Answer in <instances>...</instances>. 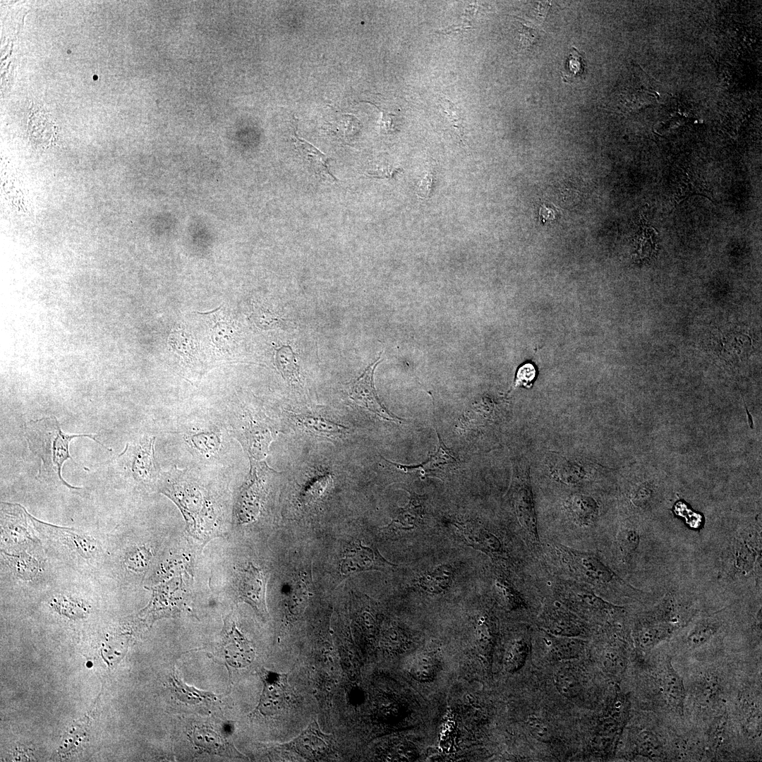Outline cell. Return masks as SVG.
Wrapping results in <instances>:
<instances>
[{"instance_id": "cell-1", "label": "cell", "mask_w": 762, "mask_h": 762, "mask_svg": "<svg viewBox=\"0 0 762 762\" xmlns=\"http://www.w3.org/2000/svg\"><path fill=\"white\" fill-rule=\"evenodd\" d=\"M24 432L29 449L41 459L38 475L44 480L69 488L78 489L68 485L61 476L64 463L68 459L72 460L69 453L71 441L75 437H87L103 446L95 435L64 433L54 416L25 423Z\"/></svg>"}, {"instance_id": "cell-2", "label": "cell", "mask_w": 762, "mask_h": 762, "mask_svg": "<svg viewBox=\"0 0 762 762\" xmlns=\"http://www.w3.org/2000/svg\"><path fill=\"white\" fill-rule=\"evenodd\" d=\"M556 551L562 563L584 580L600 585H609L619 580V576L593 553L562 545H557Z\"/></svg>"}, {"instance_id": "cell-3", "label": "cell", "mask_w": 762, "mask_h": 762, "mask_svg": "<svg viewBox=\"0 0 762 762\" xmlns=\"http://www.w3.org/2000/svg\"><path fill=\"white\" fill-rule=\"evenodd\" d=\"M267 576L252 563L240 569L235 580V590L239 600L245 601L262 617L268 616L265 603Z\"/></svg>"}, {"instance_id": "cell-4", "label": "cell", "mask_w": 762, "mask_h": 762, "mask_svg": "<svg viewBox=\"0 0 762 762\" xmlns=\"http://www.w3.org/2000/svg\"><path fill=\"white\" fill-rule=\"evenodd\" d=\"M392 566L394 565L387 561L376 548L355 540L349 543L345 548L340 562V571L346 576L363 571L382 569Z\"/></svg>"}, {"instance_id": "cell-5", "label": "cell", "mask_w": 762, "mask_h": 762, "mask_svg": "<svg viewBox=\"0 0 762 762\" xmlns=\"http://www.w3.org/2000/svg\"><path fill=\"white\" fill-rule=\"evenodd\" d=\"M380 356L369 365L361 376L352 384L350 398L357 404L368 409L383 420L400 422V420L392 415L380 402L373 382L375 369L380 363Z\"/></svg>"}, {"instance_id": "cell-6", "label": "cell", "mask_w": 762, "mask_h": 762, "mask_svg": "<svg viewBox=\"0 0 762 762\" xmlns=\"http://www.w3.org/2000/svg\"><path fill=\"white\" fill-rule=\"evenodd\" d=\"M656 612L657 618L639 621L634 627V641L641 650L651 649L667 639L675 630V626L667 619L671 615L667 611H664L662 619L658 609Z\"/></svg>"}, {"instance_id": "cell-7", "label": "cell", "mask_w": 762, "mask_h": 762, "mask_svg": "<svg viewBox=\"0 0 762 762\" xmlns=\"http://www.w3.org/2000/svg\"><path fill=\"white\" fill-rule=\"evenodd\" d=\"M223 639L225 658L231 666L244 667L253 661L254 651L250 643L231 619L224 620Z\"/></svg>"}, {"instance_id": "cell-8", "label": "cell", "mask_w": 762, "mask_h": 762, "mask_svg": "<svg viewBox=\"0 0 762 762\" xmlns=\"http://www.w3.org/2000/svg\"><path fill=\"white\" fill-rule=\"evenodd\" d=\"M263 689L257 710L264 715L274 714L283 708L286 701V683L283 675L263 670Z\"/></svg>"}, {"instance_id": "cell-9", "label": "cell", "mask_w": 762, "mask_h": 762, "mask_svg": "<svg viewBox=\"0 0 762 762\" xmlns=\"http://www.w3.org/2000/svg\"><path fill=\"white\" fill-rule=\"evenodd\" d=\"M543 627L550 634L576 637L584 633L582 623L573 614L557 605L549 606L543 614Z\"/></svg>"}, {"instance_id": "cell-10", "label": "cell", "mask_w": 762, "mask_h": 762, "mask_svg": "<svg viewBox=\"0 0 762 762\" xmlns=\"http://www.w3.org/2000/svg\"><path fill=\"white\" fill-rule=\"evenodd\" d=\"M464 540L472 548L491 557L503 555L504 550L500 539L492 533L476 524H456Z\"/></svg>"}, {"instance_id": "cell-11", "label": "cell", "mask_w": 762, "mask_h": 762, "mask_svg": "<svg viewBox=\"0 0 762 762\" xmlns=\"http://www.w3.org/2000/svg\"><path fill=\"white\" fill-rule=\"evenodd\" d=\"M331 747L329 737L320 730L316 722L310 724L294 742L297 752L308 758H321L328 754Z\"/></svg>"}, {"instance_id": "cell-12", "label": "cell", "mask_w": 762, "mask_h": 762, "mask_svg": "<svg viewBox=\"0 0 762 762\" xmlns=\"http://www.w3.org/2000/svg\"><path fill=\"white\" fill-rule=\"evenodd\" d=\"M293 142L301 157L317 175L330 182L338 181L329 169L332 158L301 138L297 134L296 128L294 133Z\"/></svg>"}, {"instance_id": "cell-13", "label": "cell", "mask_w": 762, "mask_h": 762, "mask_svg": "<svg viewBox=\"0 0 762 762\" xmlns=\"http://www.w3.org/2000/svg\"><path fill=\"white\" fill-rule=\"evenodd\" d=\"M661 687L665 699L677 712L682 714L686 696L682 678L668 660L661 675Z\"/></svg>"}, {"instance_id": "cell-14", "label": "cell", "mask_w": 762, "mask_h": 762, "mask_svg": "<svg viewBox=\"0 0 762 762\" xmlns=\"http://www.w3.org/2000/svg\"><path fill=\"white\" fill-rule=\"evenodd\" d=\"M565 508L572 520L581 526L593 524L598 516V506L595 500L588 495L576 494L566 501Z\"/></svg>"}, {"instance_id": "cell-15", "label": "cell", "mask_w": 762, "mask_h": 762, "mask_svg": "<svg viewBox=\"0 0 762 762\" xmlns=\"http://www.w3.org/2000/svg\"><path fill=\"white\" fill-rule=\"evenodd\" d=\"M729 550L730 570L734 574L746 575L754 569L758 552L746 540L734 539Z\"/></svg>"}, {"instance_id": "cell-16", "label": "cell", "mask_w": 762, "mask_h": 762, "mask_svg": "<svg viewBox=\"0 0 762 762\" xmlns=\"http://www.w3.org/2000/svg\"><path fill=\"white\" fill-rule=\"evenodd\" d=\"M453 575L451 565L441 564L421 574L417 579V584L429 593L439 594L449 587Z\"/></svg>"}, {"instance_id": "cell-17", "label": "cell", "mask_w": 762, "mask_h": 762, "mask_svg": "<svg viewBox=\"0 0 762 762\" xmlns=\"http://www.w3.org/2000/svg\"><path fill=\"white\" fill-rule=\"evenodd\" d=\"M291 418L298 425L315 435L334 438L343 435L347 428L322 417L306 414H291Z\"/></svg>"}, {"instance_id": "cell-18", "label": "cell", "mask_w": 762, "mask_h": 762, "mask_svg": "<svg viewBox=\"0 0 762 762\" xmlns=\"http://www.w3.org/2000/svg\"><path fill=\"white\" fill-rule=\"evenodd\" d=\"M423 515V507L418 496L411 493L409 502L404 507L399 508L392 522L387 526L394 530L410 531L416 527Z\"/></svg>"}, {"instance_id": "cell-19", "label": "cell", "mask_w": 762, "mask_h": 762, "mask_svg": "<svg viewBox=\"0 0 762 762\" xmlns=\"http://www.w3.org/2000/svg\"><path fill=\"white\" fill-rule=\"evenodd\" d=\"M566 590H567L566 594L568 599L577 605L591 611L607 613L622 608V607L605 601L592 591L580 586H569Z\"/></svg>"}, {"instance_id": "cell-20", "label": "cell", "mask_w": 762, "mask_h": 762, "mask_svg": "<svg viewBox=\"0 0 762 762\" xmlns=\"http://www.w3.org/2000/svg\"><path fill=\"white\" fill-rule=\"evenodd\" d=\"M437 434L439 439L438 449L433 455L430 456L427 461L418 466H404L393 462L390 463L404 471H410L416 469L422 471L423 474H426V472L430 473L436 470H444L446 467L450 468L453 465H456L457 461L452 455L451 450L446 447L437 432Z\"/></svg>"}, {"instance_id": "cell-21", "label": "cell", "mask_w": 762, "mask_h": 762, "mask_svg": "<svg viewBox=\"0 0 762 762\" xmlns=\"http://www.w3.org/2000/svg\"><path fill=\"white\" fill-rule=\"evenodd\" d=\"M154 438L150 439L136 449L132 463V471L138 479L147 480L155 477L157 469L154 458Z\"/></svg>"}, {"instance_id": "cell-22", "label": "cell", "mask_w": 762, "mask_h": 762, "mask_svg": "<svg viewBox=\"0 0 762 762\" xmlns=\"http://www.w3.org/2000/svg\"><path fill=\"white\" fill-rule=\"evenodd\" d=\"M721 623L715 617H706L697 621L689 630L686 643L691 648H696L710 641L718 632Z\"/></svg>"}, {"instance_id": "cell-23", "label": "cell", "mask_w": 762, "mask_h": 762, "mask_svg": "<svg viewBox=\"0 0 762 762\" xmlns=\"http://www.w3.org/2000/svg\"><path fill=\"white\" fill-rule=\"evenodd\" d=\"M550 652L555 659L567 660L578 658L583 652L584 643L576 637L559 636L548 633Z\"/></svg>"}, {"instance_id": "cell-24", "label": "cell", "mask_w": 762, "mask_h": 762, "mask_svg": "<svg viewBox=\"0 0 762 762\" xmlns=\"http://www.w3.org/2000/svg\"><path fill=\"white\" fill-rule=\"evenodd\" d=\"M275 363L284 379L289 383H300L299 366L291 346H282L276 351Z\"/></svg>"}, {"instance_id": "cell-25", "label": "cell", "mask_w": 762, "mask_h": 762, "mask_svg": "<svg viewBox=\"0 0 762 762\" xmlns=\"http://www.w3.org/2000/svg\"><path fill=\"white\" fill-rule=\"evenodd\" d=\"M554 684L559 694L568 698L576 697L582 689L579 677L569 667H562L556 672Z\"/></svg>"}, {"instance_id": "cell-26", "label": "cell", "mask_w": 762, "mask_h": 762, "mask_svg": "<svg viewBox=\"0 0 762 762\" xmlns=\"http://www.w3.org/2000/svg\"><path fill=\"white\" fill-rule=\"evenodd\" d=\"M529 652L528 642L523 638L514 640L507 648L504 655L506 670L513 673L521 669L526 663Z\"/></svg>"}, {"instance_id": "cell-27", "label": "cell", "mask_w": 762, "mask_h": 762, "mask_svg": "<svg viewBox=\"0 0 762 762\" xmlns=\"http://www.w3.org/2000/svg\"><path fill=\"white\" fill-rule=\"evenodd\" d=\"M437 667L434 655L429 653H421L411 660L409 671L416 679L425 682L434 678Z\"/></svg>"}, {"instance_id": "cell-28", "label": "cell", "mask_w": 762, "mask_h": 762, "mask_svg": "<svg viewBox=\"0 0 762 762\" xmlns=\"http://www.w3.org/2000/svg\"><path fill=\"white\" fill-rule=\"evenodd\" d=\"M618 551L624 560L629 561L635 555L641 541L639 531L633 528H624L617 534Z\"/></svg>"}, {"instance_id": "cell-29", "label": "cell", "mask_w": 762, "mask_h": 762, "mask_svg": "<svg viewBox=\"0 0 762 762\" xmlns=\"http://www.w3.org/2000/svg\"><path fill=\"white\" fill-rule=\"evenodd\" d=\"M51 605L59 613L71 618L82 617L88 611L83 601L65 595L53 598Z\"/></svg>"}, {"instance_id": "cell-30", "label": "cell", "mask_w": 762, "mask_h": 762, "mask_svg": "<svg viewBox=\"0 0 762 762\" xmlns=\"http://www.w3.org/2000/svg\"><path fill=\"white\" fill-rule=\"evenodd\" d=\"M681 179H682L678 184L676 194V198L679 202L685 200L693 194L705 195L708 198L710 196V191L708 190L703 181L700 179V178L695 176H690L686 173Z\"/></svg>"}, {"instance_id": "cell-31", "label": "cell", "mask_w": 762, "mask_h": 762, "mask_svg": "<svg viewBox=\"0 0 762 762\" xmlns=\"http://www.w3.org/2000/svg\"><path fill=\"white\" fill-rule=\"evenodd\" d=\"M171 682L174 687L175 694L180 700L183 701L195 703L202 701L203 699L213 700L215 698L214 694L210 692L199 691L194 687H188L181 682L175 672H174Z\"/></svg>"}, {"instance_id": "cell-32", "label": "cell", "mask_w": 762, "mask_h": 762, "mask_svg": "<svg viewBox=\"0 0 762 762\" xmlns=\"http://www.w3.org/2000/svg\"><path fill=\"white\" fill-rule=\"evenodd\" d=\"M495 585L504 603L509 609L516 610L525 605L520 593L507 579L503 577H498L495 581Z\"/></svg>"}, {"instance_id": "cell-33", "label": "cell", "mask_w": 762, "mask_h": 762, "mask_svg": "<svg viewBox=\"0 0 762 762\" xmlns=\"http://www.w3.org/2000/svg\"><path fill=\"white\" fill-rule=\"evenodd\" d=\"M526 727L531 735L541 742H548L552 739V732L548 725L539 718L529 717Z\"/></svg>"}, {"instance_id": "cell-34", "label": "cell", "mask_w": 762, "mask_h": 762, "mask_svg": "<svg viewBox=\"0 0 762 762\" xmlns=\"http://www.w3.org/2000/svg\"><path fill=\"white\" fill-rule=\"evenodd\" d=\"M637 746L641 753L651 756L656 755L660 748L657 737L648 730H644L638 735Z\"/></svg>"}, {"instance_id": "cell-35", "label": "cell", "mask_w": 762, "mask_h": 762, "mask_svg": "<svg viewBox=\"0 0 762 762\" xmlns=\"http://www.w3.org/2000/svg\"><path fill=\"white\" fill-rule=\"evenodd\" d=\"M343 121L339 124L336 123L332 132H334L333 134L340 140H349L360 130V123L356 118L349 116Z\"/></svg>"}, {"instance_id": "cell-36", "label": "cell", "mask_w": 762, "mask_h": 762, "mask_svg": "<svg viewBox=\"0 0 762 762\" xmlns=\"http://www.w3.org/2000/svg\"><path fill=\"white\" fill-rule=\"evenodd\" d=\"M151 556L148 548H140L128 554L126 558V564L128 568L132 570L142 571L147 566Z\"/></svg>"}, {"instance_id": "cell-37", "label": "cell", "mask_w": 762, "mask_h": 762, "mask_svg": "<svg viewBox=\"0 0 762 762\" xmlns=\"http://www.w3.org/2000/svg\"><path fill=\"white\" fill-rule=\"evenodd\" d=\"M234 330L230 325L218 322L213 328L212 339L220 349L229 348L233 339Z\"/></svg>"}, {"instance_id": "cell-38", "label": "cell", "mask_w": 762, "mask_h": 762, "mask_svg": "<svg viewBox=\"0 0 762 762\" xmlns=\"http://www.w3.org/2000/svg\"><path fill=\"white\" fill-rule=\"evenodd\" d=\"M169 343L178 352L186 353L193 350L192 340L184 332L177 331L172 333L169 337Z\"/></svg>"}, {"instance_id": "cell-39", "label": "cell", "mask_w": 762, "mask_h": 762, "mask_svg": "<svg viewBox=\"0 0 762 762\" xmlns=\"http://www.w3.org/2000/svg\"><path fill=\"white\" fill-rule=\"evenodd\" d=\"M304 583L305 582L298 580L292 586L291 606L293 609L296 608V606H298L299 609L303 607L307 601L308 591Z\"/></svg>"}, {"instance_id": "cell-40", "label": "cell", "mask_w": 762, "mask_h": 762, "mask_svg": "<svg viewBox=\"0 0 762 762\" xmlns=\"http://www.w3.org/2000/svg\"><path fill=\"white\" fill-rule=\"evenodd\" d=\"M441 105L444 112L447 115L452 126L456 131H458V135L461 138L464 135V126H462V121L459 116L456 108L453 104L447 99H442Z\"/></svg>"}, {"instance_id": "cell-41", "label": "cell", "mask_w": 762, "mask_h": 762, "mask_svg": "<svg viewBox=\"0 0 762 762\" xmlns=\"http://www.w3.org/2000/svg\"><path fill=\"white\" fill-rule=\"evenodd\" d=\"M434 183V172L430 169H428L423 174L417 190V195L419 198L422 200L428 199L433 190V186Z\"/></svg>"}, {"instance_id": "cell-42", "label": "cell", "mask_w": 762, "mask_h": 762, "mask_svg": "<svg viewBox=\"0 0 762 762\" xmlns=\"http://www.w3.org/2000/svg\"><path fill=\"white\" fill-rule=\"evenodd\" d=\"M535 376L536 369L534 366L529 363H525L517 370L514 385L515 387L519 385L528 386V384H531Z\"/></svg>"}, {"instance_id": "cell-43", "label": "cell", "mask_w": 762, "mask_h": 762, "mask_svg": "<svg viewBox=\"0 0 762 762\" xmlns=\"http://www.w3.org/2000/svg\"><path fill=\"white\" fill-rule=\"evenodd\" d=\"M401 171L402 168L400 166L387 163L378 167L374 170L368 171L366 175L377 179H392Z\"/></svg>"}, {"instance_id": "cell-44", "label": "cell", "mask_w": 762, "mask_h": 762, "mask_svg": "<svg viewBox=\"0 0 762 762\" xmlns=\"http://www.w3.org/2000/svg\"><path fill=\"white\" fill-rule=\"evenodd\" d=\"M521 42L524 47H529L533 46L536 42L538 37V34L536 30L530 28L524 25H522L521 30H520Z\"/></svg>"}, {"instance_id": "cell-45", "label": "cell", "mask_w": 762, "mask_h": 762, "mask_svg": "<svg viewBox=\"0 0 762 762\" xmlns=\"http://www.w3.org/2000/svg\"><path fill=\"white\" fill-rule=\"evenodd\" d=\"M605 665L609 670H616L622 663L621 657L615 650H609L605 655Z\"/></svg>"}, {"instance_id": "cell-46", "label": "cell", "mask_w": 762, "mask_h": 762, "mask_svg": "<svg viewBox=\"0 0 762 762\" xmlns=\"http://www.w3.org/2000/svg\"><path fill=\"white\" fill-rule=\"evenodd\" d=\"M539 217L542 219V222L545 223L547 220L550 221L555 219V215L554 210L543 205L540 209Z\"/></svg>"}, {"instance_id": "cell-47", "label": "cell", "mask_w": 762, "mask_h": 762, "mask_svg": "<svg viewBox=\"0 0 762 762\" xmlns=\"http://www.w3.org/2000/svg\"><path fill=\"white\" fill-rule=\"evenodd\" d=\"M548 2H540L538 6V18L543 20L545 18L548 11Z\"/></svg>"}]
</instances>
